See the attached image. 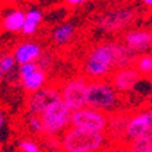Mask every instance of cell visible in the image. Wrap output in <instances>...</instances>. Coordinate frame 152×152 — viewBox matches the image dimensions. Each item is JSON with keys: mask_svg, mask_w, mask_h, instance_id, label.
<instances>
[{"mask_svg": "<svg viewBox=\"0 0 152 152\" xmlns=\"http://www.w3.org/2000/svg\"><path fill=\"white\" fill-rule=\"evenodd\" d=\"M137 55L124 42L104 41L93 45L86 52L82 63L84 75L91 81L108 80L115 70L127 67L136 62Z\"/></svg>", "mask_w": 152, "mask_h": 152, "instance_id": "6da1fadb", "label": "cell"}, {"mask_svg": "<svg viewBox=\"0 0 152 152\" xmlns=\"http://www.w3.org/2000/svg\"><path fill=\"white\" fill-rule=\"evenodd\" d=\"M62 151L64 152H99L107 144L104 132L70 126L62 134Z\"/></svg>", "mask_w": 152, "mask_h": 152, "instance_id": "7a4b0ae2", "label": "cell"}, {"mask_svg": "<svg viewBox=\"0 0 152 152\" xmlns=\"http://www.w3.org/2000/svg\"><path fill=\"white\" fill-rule=\"evenodd\" d=\"M121 103L119 92L113 86L110 80L91 81L88 95V107L106 114L117 113Z\"/></svg>", "mask_w": 152, "mask_h": 152, "instance_id": "3957f363", "label": "cell"}, {"mask_svg": "<svg viewBox=\"0 0 152 152\" xmlns=\"http://www.w3.org/2000/svg\"><path fill=\"white\" fill-rule=\"evenodd\" d=\"M71 115L73 111L66 106L63 99L52 103L50 107H47L45 111L40 115L44 126V136L53 137L60 136L71 126Z\"/></svg>", "mask_w": 152, "mask_h": 152, "instance_id": "277c9868", "label": "cell"}, {"mask_svg": "<svg viewBox=\"0 0 152 152\" xmlns=\"http://www.w3.org/2000/svg\"><path fill=\"white\" fill-rule=\"evenodd\" d=\"M89 85L91 80H88L85 75L73 77L62 84V99L73 113L88 107Z\"/></svg>", "mask_w": 152, "mask_h": 152, "instance_id": "5b68a950", "label": "cell"}, {"mask_svg": "<svg viewBox=\"0 0 152 152\" xmlns=\"http://www.w3.org/2000/svg\"><path fill=\"white\" fill-rule=\"evenodd\" d=\"M108 114L95 110L91 107H85L77 110L71 115V126L89 129L96 132H106L108 126Z\"/></svg>", "mask_w": 152, "mask_h": 152, "instance_id": "8992f818", "label": "cell"}, {"mask_svg": "<svg viewBox=\"0 0 152 152\" xmlns=\"http://www.w3.org/2000/svg\"><path fill=\"white\" fill-rule=\"evenodd\" d=\"M136 17V12L130 7H122L106 12L99 18L97 28L103 33H117L124 30L125 28L130 25Z\"/></svg>", "mask_w": 152, "mask_h": 152, "instance_id": "52a82bcc", "label": "cell"}, {"mask_svg": "<svg viewBox=\"0 0 152 152\" xmlns=\"http://www.w3.org/2000/svg\"><path fill=\"white\" fill-rule=\"evenodd\" d=\"M62 99V92L56 86H45L41 91L29 95L26 100V113L41 115L47 107Z\"/></svg>", "mask_w": 152, "mask_h": 152, "instance_id": "ba28073f", "label": "cell"}, {"mask_svg": "<svg viewBox=\"0 0 152 152\" xmlns=\"http://www.w3.org/2000/svg\"><path fill=\"white\" fill-rule=\"evenodd\" d=\"M152 132V111L141 110L134 114H130V119L126 129V138L129 142L134 141L142 136Z\"/></svg>", "mask_w": 152, "mask_h": 152, "instance_id": "9c48e42d", "label": "cell"}, {"mask_svg": "<svg viewBox=\"0 0 152 152\" xmlns=\"http://www.w3.org/2000/svg\"><path fill=\"white\" fill-rule=\"evenodd\" d=\"M140 81H141V74L134 66L118 69L110 77V82L119 93L133 92Z\"/></svg>", "mask_w": 152, "mask_h": 152, "instance_id": "30bf717a", "label": "cell"}, {"mask_svg": "<svg viewBox=\"0 0 152 152\" xmlns=\"http://www.w3.org/2000/svg\"><path fill=\"white\" fill-rule=\"evenodd\" d=\"M124 44L136 55L147 53L152 48V30L133 29L124 34Z\"/></svg>", "mask_w": 152, "mask_h": 152, "instance_id": "8fae6325", "label": "cell"}, {"mask_svg": "<svg viewBox=\"0 0 152 152\" xmlns=\"http://www.w3.org/2000/svg\"><path fill=\"white\" fill-rule=\"evenodd\" d=\"M26 22V11L19 6H10L3 11L1 26L8 34H18L22 32Z\"/></svg>", "mask_w": 152, "mask_h": 152, "instance_id": "7c38bea8", "label": "cell"}, {"mask_svg": "<svg viewBox=\"0 0 152 152\" xmlns=\"http://www.w3.org/2000/svg\"><path fill=\"white\" fill-rule=\"evenodd\" d=\"M12 55H14L15 60L19 66L26 63H32V62H37L40 59L42 53V48L39 42L33 41V40H23L19 41L12 50Z\"/></svg>", "mask_w": 152, "mask_h": 152, "instance_id": "4fadbf2b", "label": "cell"}, {"mask_svg": "<svg viewBox=\"0 0 152 152\" xmlns=\"http://www.w3.org/2000/svg\"><path fill=\"white\" fill-rule=\"evenodd\" d=\"M129 119H130V114L118 113V111L111 114L110 117H108L107 133L114 138H125Z\"/></svg>", "mask_w": 152, "mask_h": 152, "instance_id": "5bb4252c", "label": "cell"}, {"mask_svg": "<svg viewBox=\"0 0 152 152\" xmlns=\"http://www.w3.org/2000/svg\"><path fill=\"white\" fill-rule=\"evenodd\" d=\"M75 34V26L71 22H62L51 30V41L58 47H63L73 40Z\"/></svg>", "mask_w": 152, "mask_h": 152, "instance_id": "9a60e30c", "label": "cell"}, {"mask_svg": "<svg viewBox=\"0 0 152 152\" xmlns=\"http://www.w3.org/2000/svg\"><path fill=\"white\" fill-rule=\"evenodd\" d=\"M47 80H48L47 71L39 69V70L34 71L33 74L21 78L22 89H23L26 93H29V95L36 93V92H39V91H41L42 88H45Z\"/></svg>", "mask_w": 152, "mask_h": 152, "instance_id": "2e32d148", "label": "cell"}, {"mask_svg": "<svg viewBox=\"0 0 152 152\" xmlns=\"http://www.w3.org/2000/svg\"><path fill=\"white\" fill-rule=\"evenodd\" d=\"M17 66L18 63L12 53H3L1 58H0V75H1V80H6L7 77L10 80V77L14 73H18Z\"/></svg>", "mask_w": 152, "mask_h": 152, "instance_id": "e0dca14e", "label": "cell"}, {"mask_svg": "<svg viewBox=\"0 0 152 152\" xmlns=\"http://www.w3.org/2000/svg\"><path fill=\"white\" fill-rule=\"evenodd\" d=\"M127 149L130 152H152V132L129 142Z\"/></svg>", "mask_w": 152, "mask_h": 152, "instance_id": "ac0fdd59", "label": "cell"}, {"mask_svg": "<svg viewBox=\"0 0 152 152\" xmlns=\"http://www.w3.org/2000/svg\"><path fill=\"white\" fill-rule=\"evenodd\" d=\"M134 67L142 75H152V55L151 53H142L138 55L134 62Z\"/></svg>", "mask_w": 152, "mask_h": 152, "instance_id": "d6986e66", "label": "cell"}, {"mask_svg": "<svg viewBox=\"0 0 152 152\" xmlns=\"http://www.w3.org/2000/svg\"><path fill=\"white\" fill-rule=\"evenodd\" d=\"M26 126L33 134L37 136H44V126H42V121L40 115L36 114H29L26 113V118H25Z\"/></svg>", "mask_w": 152, "mask_h": 152, "instance_id": "ffe728a7", "label": "cell"}, {"mask_svg": "<svg viewBox=\"0 0 152 152\" xmlns=\"http://www.w3.org/2000/svg\"><path fill=\"white\" fill-rule=\"evenodd\" d=\"M42 21H44V12H42L40 8L32 7L26 11V22H28V23L39 28L42 23Z\"/></svg>", "mask_w": 152, "mask_h": 152, "instance_id": "44dd1931", "label": "cell"}, {"mask_svg": "<svg viewBox=\"0 0 152 152\" xmlns=\"http://www.w3.org/2000/svg\"><path fill=\"white\" fill-rule=\"evenodd\" d=\"M44 145L50 152H58L59 149H62V138H58V136L45 137Z\"/></svg>", "mask_w": 152, "mask_h": 152, "instance_id": "7402d4cb", "label": "cell"}, {"mask_svg": "<svg viewBox=\"0 0 152 152\" xmlns=\"http://www.w3.org/2000/svg\"><path fill=\"white\" fill-rule=\"evenodd\" d=\"M39 64L37 62H32V63H26V64H22L18 67V73H19V78H23V77H28V75L33 74L34 71L39 70Z\"/></svg>", "mask_w": 152, "mask_h": 152, "instance_id": "603a6c76", "label": "cell"}, {"mask_svg": "<svg viewBox=\"0 0 152 152\" xmlns=\"http://www.w3.org/2000/svg\"><path fill=\"white\" fill-rule=\"evenodd\" d=\"M19 149L22 152H40V147L33 140H22L19 142Z\"/></svg>", "mask_w": 152, "mask_h": 152, "instance_id": "cb8c5ba5", "label": "cell"}, {"mask_svg": "<svg viewBox=\"0 0 152 152\" xmlns=\"http://www.w3.org/2000/svg\"><path fill=\"white\" fill-rule=\"evenodd\" d=\"M37 64H39V67L41 70H48V67L52 66V56H51L50 53H42L40 59L37 60Z\"/></svg>", "mask_w": 152, "mask_h": 152, "instance_id": "d4e9b609", "label": "cell"}, {"mask_svg": "<svg viewBox=\"0 0 152 152\" xmlns=\"http://www.w3.org/2000/svg\"><path fill=\"white\" fill-rule=\"evenodd\" d=\"M64 1H66V4L70 6V7H77V6H81V4L88 3V1H91V0H64Z\"/></svg>", "mask_w": 152, "mask_h": 152, "instance_id": "484cf974", "label": "cell"}, {"mask_svg": "<svg viewBox=\"0 0 152 152\" xmlns=\"http://www.w3.org/2000/svg\"><path fill=\"white\" fill-rule=\"evenodd\" d=\"M6 3H8L10 6H18L19 3H25V1H29V0H4Z\"/></svg>", "mask_w": 152, "mask_h": 152, "instance_id": "4316f807", "label": "cell"}, {"mask_svg": "<svg viewBox=\"0 0 152 152\" xmlns=\"http://www.w3.org/2000/svg\"><path fill=\"white\" fill-rule=\"evenodd\" d=\"M6 119H7V118H6V114H4V111H1V113H0V126H1V129H3L4 125H6Z\"/></svg>", "mask_w": 152, "mask_h": 152, "instance_id": "83f0119b", "label": "cell"}, {"mask_svg": "<svg viewBox=\"0 0 152 152\" xmlns=\"http://www.w3.org/2000/svg\"><path fill=\"white\" fill-rule=\"evenodd\" d=\"M147 7H152V0H141Z\"/></svg>", "mask_w": 152, "mask_h": 152, "instance_id": "f1b7e54d", "label": "cell"}, {"mask_svg": "<svg viewBox=\"0 0 152 152\" xmlns=\"http://www.w3.org/2000/svg\"><path fill=\"white\" fill-rule=\"evenodd\" d=\"M124 152H130V151H129V149H126V151H124Z\"/></svg>", "mask_w": 152, "mask_h": 152, "instance_id": "f546056e", "label": "cell"}]
</instances>
